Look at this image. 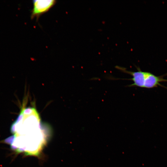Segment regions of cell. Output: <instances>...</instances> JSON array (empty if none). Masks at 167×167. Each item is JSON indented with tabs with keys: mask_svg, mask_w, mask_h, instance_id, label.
<instances>
[{
	"mask_svg": "<svg viewBox=\"0 0 167 167\" xmlns=\"http://www.w3.org/2000/svg\"><path fill=\"white\" fill-rule=\"evenodd\" d=\"M136 67L138 70L136 71H129L125 68L118 66H116L115 67L132 76V78L128 79L133 82V84L128 86L129 87L152 88L160 86L167 88L161 84L162 82H167V79L164 78L165 76L167 75V74L157 76L150 72L142 71L139 67Z\"/></svg>",
	"mask_w": 167,
	"mask_h": 167,
	"instance_id": "cell-2",
	"label": "cell"
},
{
	"mask_svg": "<svg viewBox=\"0 0 167 167\" xmlns=\"http://www.w3.org/2000/svg\"><path fill=\"white\" fill-rule=\"evenodd\" d=\"M55 0H36L33 1V9L31 11V18L38 19L43 14L48 11L56 4Z\"/></svg>",
	"mask_w": 167,
	"mask_h": 167,
	"instance_id": "cell-3",
	"label": "cell"
},
{
	"mask_svg": "<svg viewBox=\"0 0 167 167\" xmlns=\"http://www.w3.org/2000/svg\"><path fill=\"white\" fill-rule=\"evenodd\" d=\"M16 120L21 121L23 125L24 144L21 151L28 155L38 154L45 142L38 112L33 108L24 109Z\"/></svg>",
	"mask_w": 167,
	"mask_h": 167,
	"instance_id": "cell-1",
	"label": "cell"
}]
</instances>
